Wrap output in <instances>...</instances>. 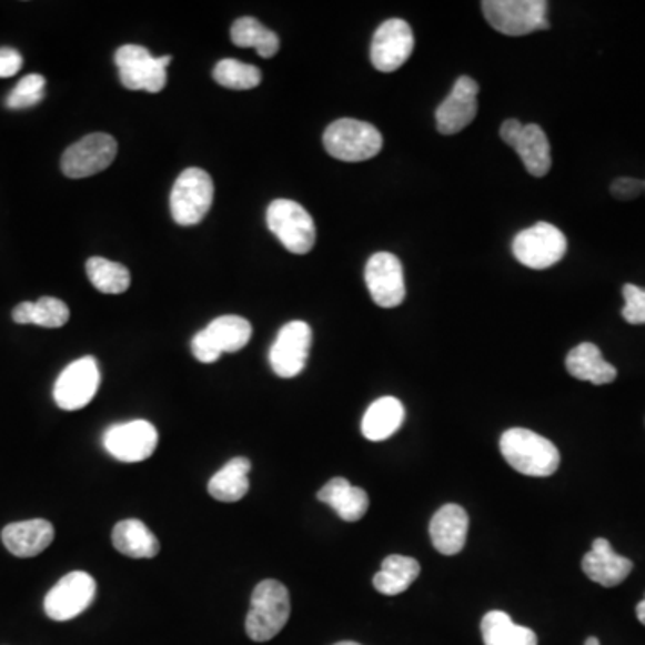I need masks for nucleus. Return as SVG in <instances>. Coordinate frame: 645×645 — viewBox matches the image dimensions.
<instances>
[{"instance_id":"1","label":"nucleus","mask_w":645,"mask_h":645,"mask_svg":"<svg viewBox=\"0 0 645 645\" xmlns=\"http://www.w3.org/2000/svg\"><path fill=\"white\" fill-rule=\"evenodd\" d=\"M501 452L511 468L530 477H548L562 463L556 445L530 429L516 427L504 432Z\"/></svg>"},{"instance_id":"2","label":"nucleus","mask_w":645,"mask_h":645,"mask_svg":"<svg viewBox=\"0 0 645 645\" xmlns=\"http://www.w3.org/2000/svg\"><path fill=\"white\" fill-rule=\"evenodd\" d=\"M291 615L289 589L276 580H264L251 594L246 633L253 642H268L282 632Z\"/></svg>"},{"instance_id":"3","label":"nucleus","mask_w":645,"mask_h":645,"mask_svg":"<svg viewBox=\"0 0 645 645\" xmlns=\"http://www.w3.org/2000/svg\"><path fill=\"white\" fill-rule=\"evenodd\" d=\"M323 144L341 162H364L381 153L382 135L370 122L340 119L326 128Z\"/></svg>"},{"instance_id":"4","label":"nucleus","mask_w":645,"mask_h":645,"mask_svg":"<svg viewBox=\"0 0 645 645\" xmlns=\"http://www.w3.org/2000/svg\"><path fill=\"white\" fill-rule=\"evenodd\" d=\"M487 23L506 37H525L551 28L544 0H484Z\"/></svg>"},{"instance_id":"5","label":"nucleus","mask_w":645,"mask_h":645,"mask_svg":"<svg viewBox=\"0 0 645 645\" xmlns=\"http://www.w3.org/2000/svg\"><path fill=\"white\" fill-rule=\"evenodd\" d=\"M214 203V182L203 169L189 168L178 177L171 192V214L178 224L194 226Z\"/></svg>"},{"instance_id":"6","label":"nucleus","mask_w":645,"mask_h":645,"mask_svg":"<svg viewBox=\"0 0 645 645\" xmlns=\"http://www.w3.org/2000/svg\"><path fill=\"white\" fill-rule=\"evenodd\" d=\"M265 219L283 248L294 255H306L316 244L314 219L296 201L274 200Z\"/></svg>"},{"instance_id":"7","label":"nucleus","mask_w":645,"mask_h":645,"mask_svg":"<svg viewBox=\"0 0 645 645\" xmlns=\"http://www.w3.org/2000/svg\"><path fill=\"white\" fill-rule=\"evenodd\" d=\"M171 60V57L154 58L145 47L140 46H122L115 52L121 83L125 89L135 92H162L168 84V67Z\"/></svg>"},{"instance_id":"8","label":"nucleus","mask_w":645,"mask_h":645,"mask_svg":"<svg viewBox=\"0 0 645 645\" xmlns=\"http://www.w3.org/2000/svg\"><path fill=\"white\" fill-rule=\"evenodd\" d=\"M250 321L241 316H221L192 337L191 349L200 363L212 364L223 353H235L251 340Z\"/></svg>"},{"instance_id":"9","label":"nucleus","mask_w":645,"mask_h":645,"mask_svg":"<svg viewBox=\"0 0 645 645\" xmlns=\"http://www.w3.org/2000/svg\"><path fill=\"white\" fill-rule=\"evenodd\" d=\"M565 253V233L551 223H536L513 241V255L530 270H548L562 261Z\"/></svg>"},{"instance_id":"10","label":"nucleus","mask_w":645,"mask_h":645,"mask_svg":"<svg viewBox=\"0 0 645 645\" xmlns=\"http://www.w3.org/2000/svg\"><path fill=\"white\" fill-rule=\"evenodd\" d=\"M95 594H98V585L90 574L83 571L70 572L65 577H61L57 586H52L51 592L46 595L43 609L47 617L58 623H65V621L80 617L84 609H89L90 604L95 599Z\"/></svg>"},{"instance_id":"11","label":"nucleus","mask_w":645,"mask_h":645,"mask_svg":"<svg viewBox=\"0 0 645 645\" xmlns=\"http://www.w3.org/2000/svg\"><path fill=\"white\" fill-rule=\"evenodd\" d=\"M101 385V370L95 357L78 359L61 372L54 384V402L63 411H80L92 402Z\"/></svg>"},{"instance_id":"12","label":"nucleus","mask_w":645,"mask_h":645,"mask_svg":"<svg viewBox=\"0 0 645 645\" xmlns=\"http://www.w3.org/2000/svg\"><path fill=\"white\" fill-rule=\"evenodd\" d=\"M117 157V140L107 133L83 137L61 157V171L67 178L93 177L112 165Z\"/></svg>"},{"instance_id":"13","label":"nucleus","mask_w":645,"mask_h":645,"mask_svg":"<svg viewBox=\"0 0 645 645\" xmlns=\"http://www.w3.org/2000/svg\"><path fill=\"white\" fill-rule=\"evenodd\" d=\"M108 454L122 463H140L153 455L159 446V431L145 420L119 423L102 437Z\"/></svg>"},{"instance_id":"14","label":"nucleus","mask_w":645,"mask_h":645,"mask_svg":"<svg viewBox=\"0 0 645 645\" xmlns=\"http://www.w3.org/2000/svg\"><path fill=\"white\" fill-rule=\"evenodd\" d=\"M312 329L305 321H291L280 329L270 350L273 372L282 379H294L305 370L311 353Z\"/></svg>"},{"instance_id":"15","label":"nucleus","mask_w":645,"mask_h":645,"mask_svg":"<svg viewBox=\"0 0 645 645\" xmlns=\"http://www.w3.org/2000/svg\"><path fill=\"white\" fill-rule=\"evenodd\" d=\"M364 280L373 302L382 309H395L404 303V268L393 253H375L367 261Z\"/></svg>"},{"instance_id":"16","label":"nucleus","mask_w":645,"mask_h":645,"mask_svg":"<svg viewBox=\"0 0 645 645\" xmlns=\"http://www.w3.org/2000/svg\"><path fill=\"white\" fill-rule=\"evenodd\" d=\"M414 49L413 29L405 20L391 19L381 23L373 34V67L381 72H395L411 58Z\"/></svg>"},{"instance_id":"17","label":"nucleus","mask_w":645,"mask_h":645,"mask_svg":"<svg viewBox=\"0 0 645 645\" xmlns=\"http://www.w3.org/2000/svg\"><path fill=\"white\" fill-rule=\"evenodd\" d=\"M478 84L468 75L455 81L449 98L437 107L436 125L442 135H455L463 131L477 115Z\"/></svg>"},{"instance_id":"18","label":"nucleus","mask_w":645,"mask_h":645,"mask_svg":"<svg viewBox=\"0 0 645 645\" xmlns=\"http://www.w3.org/2000/svg\"><path fill=\"white\" fill-rule=\"evenodd\" d=\"M468 513L457 504H446L432 516L429 533L437 553L445 556L460 554L468 536Z\"/></svg>"},{"instance_id":"19","label":"nucleus","mask_w":645,"mask_h":645,"mask_svg":"<svg viewBox=\"0 0 645 645\" xmlns=\"http://www.w3.org/2000/svg\"><path fill=\"white\" fill-rule=\"evenodd\" d=\"M632 571V560L615 553L608 540H595L592 551L583 557V572L594 583L606 588L621 585Z\"/></svg>"},{"instance_id":"20","label":"nucleus","mask_w":645,"mask_h":645,"mask_svg":"<svg viewBox=\"0 0 645 645\" xmlns=\"http://www.w3.org/2000/svg\"><path fill=\"white\" fill-rule=\"evenodd\" d=\"M54 540V527L51 522L34 521L14 522L2 530V544L17 557H34L42 554Z\"/></svg>"},{"instance_id":"21","label":"nucleus","mask_w":645,"mask_h":645,"mask_svg":"<svg viewBox=\"0 0 645 645\" xmlns=\"http://www.w3.org/2000/svg\"><path fill=\"white\" fill-rule=\"evenodd\" d=\"M318 501L337 513L344 522H359L366 515L370 497L363 487H355L344 477H335L318 492Z\"/></svg>"},{"instance_id":"22","label":"nucleus","mask_w":645,"mask_h":645,"mask_svg":"<svg viewBox=\"0 0 645 645\" xmlns=\"http://www.w3.org/2000/svg\"><path fill=\"white\" fill-rule=\"evenodd\" d=\"M566 370L574 379L595 385L612 384L617 379V367L606 363L599 346L581 343L566 355Z\"/></svg>"},{"instance_id":"23","label":"nucleus","mask_w":645,"mask_h":645,"mask_svg":"<svg viewBox=\"0 0 645 645\" xmlns=\"http://www.w3.org/2000/svg\"><path fill=\"white\" fill-rule=\"evenodd\" d=\"M404 419L402 402L395 396H382L367 407L361 429L370 442H384L402 427Z\"/></svg>"},{"instance_id":"24","label":"nucleus","mask_w":645,"mask_h":645,"mask_svg":"<svg viewBox=\"0 0 645 645\" xmlns=\"http://www.w3.org/2000/svg\"><path fill=\"white\" fill-rule=\"evenodd\" d=\"M513 149L521 157L531 177H547L553 165V157L547 135L538 124H524Z\"/></svg>"},{"instance_id":"25","label":"nucleus","mask_w":645,"mask_h":645,"mask_svg":"<svg viewBox=\"0 0 645 645\" xmlns=\"http://www.w3.org/2000/svg\"><path fill=\"white\" fill-rule=\"evenodd\" d=\"M113 547L128 557H154L160 553L159 538L149 531L144 522L128 518L113 527Z\"/></svg>"},{"instance_id":"26","label":"nucleus","mask_w":645,"mask_h":645,"mask_svg":"<svg viewBox=\"0 0 645 645\" xmlns=\"http://www.w3.org/2000/svg\"><path fill=\"white\" fill-rule=\"evenodd\" d=\"M251 461L248 457H233L214 477L210 478L209 493L219 502H238L250 492Z\"/></svg>"},{"instance_id":"27","label":"nucleus","mask_w":645,"mask_h":645,"mask_svg":"<svg viewBox=\"0 0 645 645\" xmlns=\"http://www.w3.org/2000/svg\"><path fill=\"white\" fill-rule=\"evenodd\" d=\"M484 645H538V636L530 627L518 626L504 612H487L481 623Z\"/></svg>"},{"instance_id":"28","label":"nucleus","mask_w":645,"mask_h":645,"mask_svg":"<svg viewBox=\"0 0 645 645\" xmlns=\"http://www.w3.org/2000/svg\"><path fill=\"white\" fill-rule=\"evenodd\" d=\"M70 320L69 306L58 298L43 296L38 302H23L14 306L13 321L19 325H38L60 329Z\"/></svg>"},{"instance_id":"29","label":"nucleus","mask_w":645,"mask_h":645,"mask_svg":"<svg viewBox=\"0 0 645 645\" xmlns=\"http://www.w3.org/2000/svg\"><path fill=\"white\" fill-rule=\"evenodd\" d=\"M419 576L420 563L414 557L393 554L382 562L381 572H376L373 577V586L381 594L399 595L413 585Z\"/></svg>"},{"instance_id":"30","label":"nucleus","mask_w":645,"mask_h":645,"mask_svg":"<svg viewBox=\"0 0 645 645\" xmlns=\"http://www.w3.org/2000/svg\"><path fill=\"white\" fill-rule=\"evenodd\" d=\"M232 42L242 49L253 47L261 58H273L280 49L279 34L264 28L259 20L251 17H244L233 23Z\"/></svg>"},{"instance_id":"31","label":"nucleus","mask_w":645,"mask_h":645,"mask_svg":"<svg viewBox=\"0 0 645 645\" xmlns=\"http://www.w3.org/2000/svg\"><path fill=\"white\" fill-rule=\"evenodd\" d=\"M87 274L93 288L104 294H122L131 285V274L125 265L92 256L87 262Z\"/></svg>"},{"instance_id":"32","label":"nucleus","mask_w":645,"mask_h":645,"mask_svg":"<svg viewBox=\"0 0 645 645\" xmlns=\"http://www.w3.org/2000/svg\"><path fill=\"white\" fill-rule=\"evenodd\" d=\"M214 80L226 89L250 90L261 84L262 72L255 65L228 58L215 65Z\"/></svg>"},{"instance_id":"33","label":"nucleus","mask_w":645,"mask_h":645,"mask_svg":"<svg viewBox=\"0 0 645 645\" xmlns=\"http://www.w3.org/2000/svg\"><path fill=\"white\" fill-rule=\"evenodd\" d=\"M46 89V78L40 74H29L19 81L13 92L6 99V104L11 110H22V108L37 107L43 99Z\"/></svg>"},{"instance_id":"34","label":"nucleus","mask_w":645,"mask_h":645,"mask_svg":"<svg viewBox=\"0 0 645 645\" xmlns=\"http://www.w3.org/2000/svg\"><path fill=\"white\" fill-rule=\"evenodd\" d=\"M623 318L629 325H645V289L635 283H626L623 288Z\"/></svg>"},{"instance_id":"35","label":"nucleus","mask_w":645,"mask_h":645,"mask_svg":"<svg viewBox=\"0 0 645 645\" xmlns=\"http://www.w3.org/2000/svg\"><path fill=\"white\" fill-rule=\"evenodd\" d=\"M613 198L621 201L636 200L638 195L645 192V182L635 180V178H618L609 187Z\"/></svg>"},{"instance_id":"36","label":"nucleus","mask_w":645,"mask_h":645,"mask_svg":"<svg viewBox=\"0 0 645 645\" xmlns=\"http://www.w3.org/2000/svg\"><path fill=\"white\" fill-rule=\"evenodd\" d=\"M22 57L14 49H0V78H11L22 69Z\"/></svg>"},{"instance_id":"37","label":"nucleus","mask_w":645,"mask_h":645,"mask_svg":"<svg viewBox=\"0 0 645 645\" xmlns=\"http://www.w3.org/2000/svg\"><path fill=\"white\" fill-rule=\"evenodd\" d=\"M522 128H524V124H522L521 121H516V119H507L506 122H502L501 139L504 140L507 145L513 148L516 139L521 135Z\"/></svg>"},{"instance_id":"38","label":"nucleus","mask_w":645,"mask_h":645,"mask_svg":"<svg viewBox=\"0 0 645 645\" xmlns=\"http://www.w3.org/2000/svg\"><path fill=\"white\" fill-rule=\"evenodd\" d=\"M636 617H638V621H641L645 626V597L644 601L638 603V606H636Z\"/></svg>"},{"instance_id":"39","label":"nucleus","mask_w":645,"mask_h":645,"mask_svg":"<svg viewBox=\"0 0 645 645\" xmlns=\"http://www.w3.org/2000/svg\"><path fill=\"white\" fill-rule=\"evenodd\" d=\"M585 645H601V644L599 641L595 638V636H589V638H586Z\"/></svg>"},{"instance_id":"40","label":"nucleus","mask_w":645,"mask_h":645,"mask_svg":"<svg viewBox=\"0 0 645 645\" xmlns=\"http://www.w3.org/2000/svg\"><path fill=\"white\" fill-rule=\"evenodd\" d=\"M334 645H361V644H357V642H337V644Z\"/></svg>"}]
</instances>
